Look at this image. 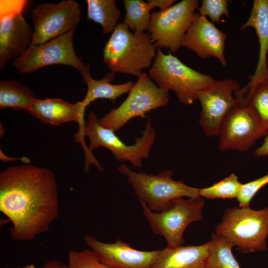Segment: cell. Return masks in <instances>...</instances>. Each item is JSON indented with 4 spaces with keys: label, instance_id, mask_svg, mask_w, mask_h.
I'll return each mask as SVG.
<instances>
[{
    "label": "cell",
    "instance_id": "obj_33",
    "mask_svg": "<svg viewBox=\"0 0 268 268\" xmlns=\"http://www.w3.org/2000/svg\"><path fill=\"white\" fill-rule=\"evenodd\" d=\"M16 268H37L34 265L31 264V265H26L24 267H18Z\"/></svg>",
    "mask_w": 268,
    "mask_h": 268
},
{
    "label": "cell",
    "instance_id": "obj_30",
    "mask_svg": "<svg viewBox=\"0 0 268 268\" xmlns=\"http://www.w3.org/2000/svg\"><path fill=\"white\" fill-rule=\"evenodd\" d=\"M175 1V0H148L147 2L149 3L153 8L158 7L159 10H164L171 6Z\"/></svg>",
    "mask_w": 268,
    "mask_h": 268
},
{
    "label": "cell",
    "instance_id": "obj_28",
    "mask_svg": "<svg viewBox=\"0 0 268 268\" xmlns=\"http://www.w3.org/2000/svg\"><path fill=\"white\" fill-rule=\"evenodd\" d=\"M198 10L200 15L209 17L211 22L219 23L223 16L229 17L227 0H202Z\"/></svg>",
    "mask_w": 268,
    "mask_h": 268
},
{
    "label": "cell",
    "instance_id": "obj_22",
    "mask_svg": "<svg viewBox=\"0 0 268 268\" xmlns=\"http://www.w3.org/2000/svg\"><path fill=\"white\" fill-rule=\"evenodd\" d=\"M87 19L100 24L104 34L112 33L119 24L121 12L115 0H87Z\"/></svg>",
    "mask_w": 268,
    "mask_h": 268
},
{
    "label": "cell",
    "instance_id": "obj_11",
    "mask_svg": "<svg viewBox=\"0 0 268 268\" xmlns=\"http://www.w3.org/2000/svg\"><path fill=\"white\" fill-rule=\"evenodd\" d=\"M79 4L74 0H64L58 3H42L33 9L34 25L31 45L44 44L75 30L80 21Z\"/></svg>",
    "mask_w": 268,
    "mask_h": 268
},
{
    "label": "cell",
    "instance_id": "obj_15",
    "mask_svg": "<svg viewBox=\"0 0 268 268\" xmlns=\"http://www.w3.org/2000/svg\"><path fill=\"white\" fill-rule=\"evenodd\" d=\"M83 239L98 259L112 268H152L159 252L136 250L119 239L113 243L100 241L89 234Z\"/></svg>",
    "mask_w": 268,
    "mask_h": 268
},
{
    "label": "cell",
    "instance_id": "obj_5",
    "mask_svg": "<svg viewBox=\"0 0 268 268\" xmlns=\"http://www.w3.org/2000/svg\"><path fill=\"white\" fill-rule=\"evenodd\" d=\"M117 170L127 177L139 201L145 202L152 211H162L172 201L178 198L200 196V189L174 180L173 172L168 169L157 174H149L136 172L122 164Z\"/></svg>",
    "mask_w": 268,
    "mask_h": 268
},
{
    "label": "cell",
    "instance_id": "obj_31",
    "mask_svg": "<svg viewBox=\"0 0 268 268\" xmlns=\"http://www.w3.org/2000/svg\"><path fill=\"white\" fill-rule=\"evenodd\" d=\"M254 155L257 157L268 155V131L263 143L255 150Z\"/></svg>",
    "mask_w": 268,
    "mask_h": 268
},
{
    "label": "cell",
    "instance_id": "obj_29",
    "mask_svg": "<svg viewBox=\"0 0 268 268\" xmlns=\"http://www.w3.org/2000/svg\"><path fill=\"white\" fill-rule=\"evenodd\" d=\"M268 184V174L246 184H243L237 200L239 207H249L250 202L264 186Z\"/></svg>",
    "mask_w": 268,
    "mask_h": 268
},
{
    "label": "cell",
    "instance_id": "obj_25",
    "mask_svg": "<svg viewBox=\"0 0 268 268\" xmlns=\"http://www.w3.org/2000/svg\"><path fill=\"white\" fill-rule=\"evenodd\" d=\"M242 185L238 177L232 174L210 187L200 189L199 196L208 199H237Z\"/></svg>",
    "mask_w": 268,
    "mask_h": 268
},
{
    "label": "cell",
    "instance_id": "obj_7",
    "mask_svg": "<svg viewBox=\"0 0 268 268\" xmlns=\"http://www.w3.org/2000/svg\"><path fill=\"white\" fill-rule=\"evenodd\" d=\"M88 137L89 150L92 152L100 147H104L111 151L119 161H127L135 168L142 166V161L148 158L155 139V131L149 119L140 137L136 138L132 145L125 143L113 131L101 126L95 114L89 113L83 132Z\"/></svg>",
    "mask_w": 268,
    "mask_h": 268
},
{
    "label": "cell",
    "instance_id": "obj_4",
    "mask_svg": "<svg viewBox=\"0 0 268 268\" xmlns=\"http://www.w3.org/2000/svg\"><path fill=\"white\" fill-rule=\"evenodd\" d=\"M149 76L160 88L173 91L179 101L186 105L192 104L197 100L199 92L216 80L187 66L171 53L164 54L159 48Z\"/></svg>",
    "mask_w": 268,
    "mask_h": 268
},
{
    "label": "cell",
    "instance_id": "obj_1",
    "mask_svg": "<svg viewBox=\"0 0 268 268\" xmlns=\"http://www.w3.org/2000/svg\"><path fill=\"white\" fill-rule=\"evenodd\" d=\"M0 211L12 223L9 231L14 240L30 241L46 232L60 212L54 173L29 163L1 171Z\"/></svg>",
    "mask_w": 268,
    "mask_h": 268
},
{
    "label": "cell",
    "instance_id": "obj_24",
    "mask_svg": "<svg viewBox=\"0 0 268 268\" xmlns=\"http://www.w3.org/2000/svg\"><path fill=\"white\" fill-rule=\"evenodd\" d=\"M207 268H240L232 252L233 245L224 238L212 234Z\"/></svg>",
    "mask_w": 268,
    "mask_h": 268
},
{
    "label": "cell",
    "instance_id": "obj_32",
    "mask_svg": "<svg viewBox=\"0 0 268 268\" xmlns=\"http://www.w3.org/2000/svg\"><path fill=\"white\" fill-rule=\"evenodd\" d=\"M42 268H70L68 265H66L58 260H50L46 262Z\"/></svg>",
    "mask_w": 268,
    "mask_h": 268
},
{
    "label": "cell",
    "instance_id": "obj_26",
    "mask_svg": "<svg viewBox=\"0 0 268 268\" xmlns=\"http://www.w3.org/2000/svg\"><path fill=\"white\" fill-rule=\"evenodd\" d=\"M247 104L254 110L266 130L268 131V80L260 83L250 96Z\"/></svg>",
    "mask_w": 268,
    "mask_h": 268
},
{
    "label": "cell",
    "instance_id": "obj_14",
    "mask_svg": "<svg viewBox=\"0 0 268 268\" xmlns=\"http://www.w3.org/2000/svg\"><path fill=\"white\" fill-rule=\"evenodd\" d=\"M25 6L8 3L0 6V68L22 55L31 46L34 30L23 16Z\"/></svg>",
    "mask_w": 268,
    "mask_h": 268
},
{
    "label": "cell",
    "instance_id": "obj_6",
    "mask_svg": "<svg viewBox=\"0 0 268 268\" xmlns=\"http://www.w3.org/2000/svg\"><path fill=\"white\" fill-rule=\"evenodd\" d=\"M142 212L153 233L163 237L167 246L174 248L183 245L184 231L191 223L202 219L204 201L203 198H180L172 201L163 210H151L140 201Z\"/></svg>",
    "mask_w": 268,
    "mask_h": 268
},
{
    "label": "cell",
    "instance_id": "obj_20",
    "mask_svg": "<svg viewBox=\"0 0 268 268\" xmlns=\"http://www.w3.org/2000/svg\"><path fill=\"white\" fill-rule=\"evenodd\" d=\"M90 66L81 75L87 86V91L84 99L81 101L86 108L92 102L98 99H106L115 101L122 95L129 93L135 82L130 81L120 84H114L111 82L114 79L115 73L112 71L107 73L101 79L96 80L90 73Z\"/></svg>",
    "mask_w": 268,
    "mask_h": 268
},
{
    "label": "cell",
    "instance_id": "obj_2",
    "mask_svg": "<svg viewBox=\"0 0 268 268\" xmlns=\"http://www.w3.org/2000/svg\"><path fill=\"white\" fill-rule=\"evenodd\" d=\"M148 33H133L123 23L116 27L103 49V61L114 73L137 78L149 67L157 50Z\"/></svg>",
    "mask_w": 268,
    "mask_h": 268
},
{
    "label": "cell",
    "instance_id": "obj_19",
    "mask_svg": "<svg viewBox=\"0 0 268 268\" xmlns=\"http://www.w3.org/2000/svg\"><path fill=\"white\" fill-rule=\"evenodd\" d=\"M209 241L202 245H183L159 250L152 268H207Z\"/></svg>",
    "mask_w": 268,
    "mask_h": 268
},
{
    "label": "cell",
    "instance_id": "obj_8",
    "mask_svg": "<svg viewBox=\"0 0 268 268\" xmlns=\"http://www.w3.org/2000/svg\"><path fill=\"white\" fill-rule=\"evenodd\" d=\"M169 98V91L159 87L148 74L142 73L124 101L98 119V123L115 132L118 131L132 119L146 118L148 112L166 106Z\"/></svg>",
    "mask_w": 268,
    "mask_h": 268
},
{
    "label": "cell",
    "instance_id": "obj_35",
    "mask_svg": "<svg viewBox=\"0 0 268 268\" xmlns=\"http://www.w3.org/2000/svg\"><path fill=\"white\" fill-rule=\"evenodd\" d=\"M6 268V267H3V268Z\"/></svg>",
    "mask_w": 268,
    "mask_h": 268
},
{
    "label": "cell",
    "instance_id": "obj_3",
    "mask_svg": "<svg viewBox=\"0 0 268 268\" xmlns=\"http://www.w3.org/2000/svg\"><path fill=\"white\" fill-rule=\"evenodd\" d=\"M215 234L236 246L243 254L267 250L268 207L255 210L250 206L227 209Z\"/></svg>",
    "mask_w": 268,
    "mask_h": 268
},
{
    "label": "cell",
    "instance_id": "obj_13",
    "mask_svg": "<svg viewBox=\"0 0 268 268\" xmlns=\"http://www.w3.org/2000/svg\"><path fill=\"white\" fill-rule=\"evenodd\" d=\"M267 132L250 105H238L230 111L222 123L218 135L219 149L222 151H247Z\"/></svg>",
    "mask_w": 268,
    "mask_h": 268
},
{
    "label": "cell",
    "instance_id": "obj_12",
    "mask_svg": "<svg viewBox=\"0 0 268 268\" xmlns=\"http://www.w3.org/2000/svg\"><path fill=\"white\" fill-rule=\"evenodd\" d=\"M240 89L238 81L232 78L215 80L211 85L199 92L201 104L199 120L207 137L219 135L222 123L228 114L240 104L235 96Z\"/></svg>",
    "mask_w": 268,
    "mask_h": 268
},
{
    "label": "cell",
    "instance_id": "obj_18",
    "mask_svg": "<svg viewBox=\"0 0 268 268\" xmlns=\"http://www.w3.org/2000/svg\"><path fill=\"white\" fill-rule=\"evenodd\" d=\"M248 27L254 28L259 43V55L258 64L254 74L250 78V82L242 89L235 93L236 98L245 104L255 88L261 83L268 80V71L266 60L268 54V0H255L250 16L239 30H244Z\"/></svg>",
    "mask_w": 268,
    "mask_h": 268
},
{
    "label": "cell",
    "instance_id": "obj_34",
    "mask_svg": "<svg viewBox=\"0 0 268 268\" xmlns=\"http://www.w3.org/2000/svg\"><path fill=\"white\" fill-rule=\"evenodd\" d=\"M266 67H267V68L268 71V55L267 57V60H266Z\"/></svg>",
    "mask_w": 268,
    "mask_h": 268
},
{
    "label": "cell",
    "instance_id": "obj_21",
    "mask_svg": "<svg viewBox=\"0 0 268 268\" xmlns=\"http://www.w3.org/2000/svg\"><path fill=\"white\" fill-rule=\"evenodd\" d=\"M30 88L20 81L7 79L0 81V108L28 111L36 99Z\"/></svg>",
    "mask_w": 268,
    "mask_h": 268
},
{
    "label": "cell",
    "instance_id": "obj_9",
    "mask_svg": "<svg viewBox=\"0 0 268 268\" xmlns=\"http://www.w3.org/2000/svg\"><path fill=\"white\" fill-rule=\"evenodd\" d=\"M199 6L198 0H183L164 10L151 13L148 34L158 48L176 53Z\"/></svg>",
    "mask_w": 268,
    "mask_h": 268
},
{
    "label": "cell",
    "instance_id": "obj_27",
    "mask_svg": "<svg viewBox=\"0 0 268 268\" xmlns=\"http://www.w3.org/2000/svg\"><path fill=\"white\" fill-rule=\"evenodd\" d=\"M68 265L70 268H112L101 263L91 249L69 250Z\"/></svg>",
    "mask_w": 268,
    "mask_h": 268
},
{
    "label": "cell",
    "instance_id": "obj_16",
    "mask_svg": "<svg viewBox=\"0 0 268 268\" xmlns=\"http://www.w3.org/2000/svg\"><path fill=\"white\" fill-rule=\"evenodd\" d=\"M85 109L81 101L70 103L59 98H36L28 112L42 123L54 126H59L71 121L77 122L78 131L74 137L76 142L82 144L85 157L90 158L92 156L93 153L87 146L83 134L86 125L84 119Z\"/></svg>",
    "mask_w": 268,
    "mask_h": 268
},
{
    "label": "cell",
    "instance_id": "obj_10",
    "mask_svg": "<svg viewBox=\"0 0 268 268\" xmlns=\"http://www.w3.org/2000/svg\"><path fill=\"white\" fill-rule=\"evenodd\" d=\"M75 31L44 44L30 46L22 55L14 60L12 66L20 73H31L43 67L59 64L71 67L82 73L89 65H85L74 51Z\"/></svg>",
    "mask_w": 268,
    "mask_h": 268
},
{
    "label": "cell",
    "instance_id": "obj_17",
    "mask_svg": "<svg viewBox=\"0 0 268 268\" xmlns=\"http://www.w3.org/2000/svg\"><path fill=\"white\" fill-rule=\"evenodd\" d=\"M227 35L209 21L206 17L196 13L186 33L182 46L194 52L197 55L206 59H217L223 67L227 66L224 55Z\"/></svg>",
    "mask_w": 268,
    "mask_h": 268
},
{
    "label": "cell",
    "instance_id": "obj_23",
    "mask_svg": "<svg viewBox=\"0 0 268 268\" xmlns=\"http://www.w3.org/2000/svg\"><path fill=\"white\" fill-rule=\"evenodd\" d=\"M125 15L123 23L133 33L144 32L148 30L153 8L148 2L142 0H123Z\"/></svg>",
    "mask_w": 268,
    "mask_h": 268
}]
</instances>
